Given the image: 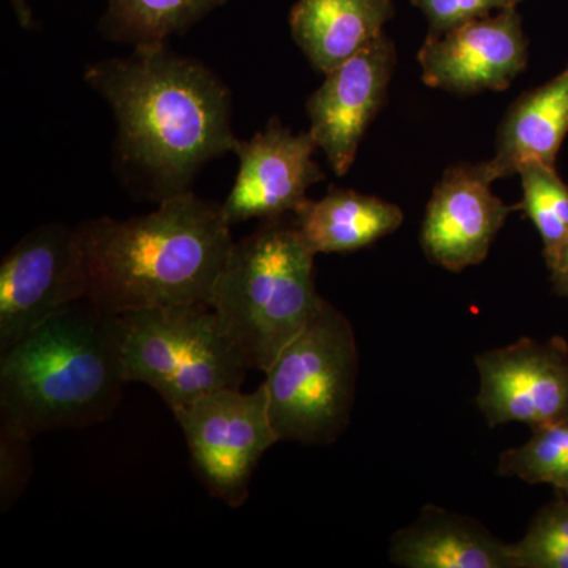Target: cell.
Listing matches in <instances>:
<instances>
[{
  "mask_svg": "<svg viewBox=\"0 0 568 568\" xmlns=\"http://www.w3.org/2000/svg\"><path fill=\"white\" fill-rule=\"evenodd\" d=\"M84 81L118 123L115 160L130 186L162 203L190 186L205 164L233 152V95L207 65L168 44L92 63Z\"/></svg>",
  "mask_w": 568,
  "mask_h": 568,
  "instance_id": "obj_1",
  "label": "cell"
},
{
  "mask_svg": "<svg viewBox=\"0 0 568 568\" xmlns=\"http://www.w3.org/2000/svg\"><path fill=\"white\" fill-rule=\"evenodd\" d=\"M85 298L112 315L212 304L234 239L222 204L193 192L148 215L85 220L74 227Z\"/></svg>",
  "mask_w": 568,
  "mask_h": 568,
  "instance_id": "obj_2",
  "label": "cell"
},
{
  "mask_svg": "<svg viewBox=\"0 0 568 568\" xmlns=\"http://www.w3.org/2000/svg\"><path fill=\"white\" fill-rule=\"evenodd\" d=\"M129 383L121 315L74 302L0 353V424L36 439L108 420Z\"/></svg>",
  "mask_w": 568,
  "mask_h": 568,
  "instance_id": "obj_3",
  "label": "cell"
},
{
  "mask_svg": "<svg viewBox=\"0 0 568 568\" xmlns=\"http://www.w3.org/2000/svg\"><path fill=\"white\" fill-rule=\"evenodd\" d=\"M315 256L294 213L261 220L234 242L211 305L250 369L267 372L315 315Z\"/></svg>",
  "mask_w": 568,
  "mask_h": 568,
  "instance_id": "obj_4",
  "label": "cell"
},
{
  "mask_svg": "<svg viewBox=\"0 0 568 568\" xmlns=\"http://www.w3.org/2000/svg\"><path fill=\"white\" fill-rule=\"evenodd\" d=\"M268 413L280 440L331 446L349 426L358 376L353 324L331 302L264 373Z\"/></svg>",
  "mask_w": 568,
  "mask_h": 568,
  "instance_id": "obj_5",
  "label": "cell"
},
{
  "mask_svg": "<svg viewBox=\"0 0 568 568\" xmlns=\"http://www.w3.org/2000/svg\"><path fill=\"white\" fill-rule=\"evenodd\" d=\"M121 317L126 381L151 387L173 414L212 392L241 388L248 376L212 305L164 306Z\"/></svg>",
  "mask_w": 568,
  "mask_h": 568,
  "instance_id": "obj_6",
  "label": "cell"
},
{
  "mask_svg": "<svg viewBox=\"0 0 568 568\" xmlns=\"http://www.w3.org/2000/svg\"><path fill=\"white\" fill-rule=\"evenodd\" d=\"M173 416L185 436L194 473L209 495L231 508L244 506L254 469L265 452L280 443L265 387L252 394L222 388Z\"/></svg>",
  "mask_w": 568,
  "mask_h": 568,
  "instance_id": "obj_7",
  "label": "cell"
},
{
  "mask_svg": "<svg viewBox=\"0 0 568 568\" xmlns=\"http://www.w3.org/2000/svg\"><path fill=\"white\" fill-rule=\"evenodd\" d=\"M82 298L85 280L74 227H36L0 264V353Z\"/></svg>",
  "mask_w": 568,
  "mask_h": 568,
  "instance_id": "obj_8",
  "label": "cell"
},
{
  "mask_svg": "<svg viewBox=\"0 0 568 568\" xmlns=\"http://www.w3.org/2000/svg\"><path fill=\"white\" fill-rule=\"evenodd\" d=\"M476 366V405L491 428L514 422L530 428L568 417V343L562 336L545 343L519 338L484 351Z\"/></svg>",
  "mask_w": 568,
  "mask_h": 568,
  "instance_id": "obj_9",
  "label": "cell"
},
{
  "mask_svg": "<svg viewBox=\"0 0 568 568\" xmlns=\"http://www.w3.org/2000/svg\"><path fill=\"white\" fill-rule=\"evenodd\" d=\"M316 149L312 133H293L278 118H272L252 140L235 141L233 153L241 164L222 204L227 223L297 212L308 201L310 186L325 179L313 160Z\"/></svg>",
  "mask_w": 568,
  "mask_h": 568,
  "instance_id": "obj_10",
  "label": "cell"
},
{
  "mask_svg": "<svg viewBox=\"0 0 568 568\" xmlns=\"http://www.w3.org/2000/svg\"><path fill=\"white\" fill-rule=\"evenodd\" d=\"M395 63L394 43L383 33L328 71L306 102L310 133L336 175L353 166L366 129L386 102Z\"/></svg>",
  "mask_w": 568,
  "mask_h": 568,
  "instance_id": "obj_11",
  "label": "cell"
},
{
  "mask_svg": "<svg viewBox=\"0 0 568 568\" xmlns=\"http://www.w3.org/2000/svg\"><path fill=\"white\" fill-rule=\"evenodd\" d=\"M528 58L517 10L497 11L444 36L426 37L418 51L425 84L459 95L506 91L526 69Z\"/></svg>",
  "mask_w": 568,
  "mask_h": 568,
  "instance_id": "obj_12",
  "label": "cell"
},
{
  "mask_svg": "<svg viewBox=\"0 0 568 568\" xmlns=\"http://www.w3.org/2000/svg\"><path fill=\"white\" fill-rule=\"evenodd\" d=\"M489 185L478 164H459L444 173L422 226V246L432 263L450 272L484 263L508 213L517 211Z\"/></svg>",
  "mask_w": 568,
  "mask_h": 568,
  "instance_id": "obj_13",
  "label": "cell"
},
{
  "mask_svg": "<svg viewBox=\"0 0 568 568\" xmlns=\"http://www.w3.org/2000/svg\"><path fill=\"white\" fill-rule=\"evenodd\" d=\"M388 558L407 568H515L511 545L476 519L436 506L395 532Z\"/></svg>",
  "mask_w": 568,
  "mask_h": 568,
  "instance_id": "obj_14",
  "label": "cell"
},
{
  "mask_svg": "<svg viewBox=\"0 0 568 568\" xmlns=\"http://www.w3.org/2000/svg\"><path fill=\"white\" fill-rule=\"evenodd\" d=\"M568 133V65L547 84L523 93L499 126L496 155L478 164L489 183L518 174L528 162L556 166Z\"/></svg>",
  "mask_w": 568,
  "mask_h": 568,
  "instance_id": "obj_15",
  "label": "cell"
},
{
  "mask_svg": "<svg viewBox=\"0 0 568 568\" xmlns=\"http://www.w3.org/2000/svg\"><path fill=\"white\" fill-rule=\"evenodd\" d=\"M394 13L392 0H297L291 32L313 69L327 74L383 36Z\"/></svg>",
  "mask_w": 568,
  "mask_h": 568,
  "instance_id": "obj_16",
  "label": "cell"
},
{
  "mask_svg": "<svg viewBox=\"0 0 568 568\" xmlns=\"http://www.w3.org/2000/svg\"><path fill=\"white\" fill-rule=\"evenodd\" d=\"M294 216L315 254L366 248L398 230L405 219L398 205L335 186L323 200L306 201Z\"/></svg>",
  "mask_w": 568,
  "mask_h": 568,
  "instance_id": "obj_17",
  "label": "cell"
},
{
  "mask_svg": "<svg viewBox=\"0 0 568 568\" xmlns=\"http://www.w3.org/2000/svg\"><path fill=\"white\" fill-rule=\"evenodd\" d=\"M227 0H110L100 22L104 39L136 48L166 44Z\"/></svg>",
  "mask_w": 568,
  "mask_h": 568,
  "instance_id": "obj_18",
  "label": "cell"
},
{
  "mask_svg": "<svg viewBox=\"0 0 568 568\" xmlns=\"http://www.w3.org/2000/svg\"><path fill=\"white\" fill-rule=\"evenodd\" d=\"M523 201L515 205L534 223L544 244L548 268L558 261L568 241V185L560 179L556 166L538 162L523 164Z\"/></svg>",
  "mask_w": 568,
  "mask_h": 568,
  "instance_id": "obj_19",
  "label": "cell"
},
{
  "mask_svg": "<svg viewBox=\"0 0 568 568\" xmlns=\"http://www.w3.org/2000/svg\"><path fill=\"white\" fill-rule=\"evenodd\" d=\"M532 436L525 446L508 448L499 457L497 473L518 477L529 485H551L568 493V417L530 426Z\"/></svg>",
  "mask_w": 568,
  "mask_h": 568,
  "instance_id": "obj_20",
  "label": "cell"
},
{
  "mask_svg": "<svg viewBox=\"0 0 568 568\" xmlns=\"http://www.w3.org/2000/svg\"><path fill=\"white\" fill-rule=\"evenodd\" d=\"M511 556L515 568H568V493L537 511Z\"/></svg>",
  "mask_w": 568,
  "mask_h": 568,
  "instance_id": "obj_21",
  "label": "cell"
},
{
  "mask_svg": "<svg viewBox=\"0 0 568 568\" xmlns=\"http://www.w3.org/2000/svg\"><path fill=\"white\" fill-rule=\"evenodd\" d=\"M32 439L0 424V511L7 514L32 477Z\"/></svg>",
  "mask_w": 568,
  "mask_h": 568,
  "instance_id": "obj_22",
  "label": "cell"
},
{
  "mask_svg": "<svg viewBox=\"0 0 568 568\" xmlns=\"http://www.w3.org/2000/svg\"><path fill=\"white\" fill-rule=\"evenodd\" d=\"M428 20V37H439L466 24L489 17L493 11L517 10L523 0H410Z\"/></svg>",
  "mask_w": 568,
  "mask_h": 568,
  "instance_id": "obj_23",
  "label": "cell"
},
{
  "mask_svg": "<svg viewBox=\"0 0 568 568\" xmlns=\"http://www.w3.org/2000/svg\"><path fill=\"white\" fill-rule=\"evenodd\" d=\"M549 272H551L552 291L560 297L568 298V241Z\"/></svg>",
  "mask_w": 568,
  "mask_h": 568,
  "instance_id": "obj_24",
  "label": "cell"
},
{
  "mask_svg": "<svg viewBox=\"0 0 568 568\" xmlns=\"http://www.w3.org/2000/svg\"><path fill=\"white\" fill-rule=\"evenodd\" d=\"M14 11H17L18 20H20L22 28H31L32 26V11L29 9L26 0H10Z\"/></svg>",
  "mask_w": 568,
  "mask_h": 568,
  "instance_id": "obj_25",
  "label": "cell"
}]
</instances>
